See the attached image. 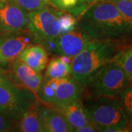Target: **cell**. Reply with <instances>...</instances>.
I'll use <instances>...</instances> for the list:
<instances>
[{
    "instance_id": "14",
    "label": "cell",
    "mask_w": 132,
    "mask_h": 132,
    "mask_svg": "<svg viewBox=\"0 0 132 132\" xmlns=\"http://www.w3.org/2000/svg\"><path fill=\"white\" fill-rule=\"evenodd\" d=\"M57 109L60 110L63 114L69 125L73 128V131H75L76 129L86 125L93 124L87 112L82 99L76 100Z\"/></svg>"
},
{
    "instance_id": "15",
    "label": "cell",
    "mask_w": 132,
    "mask_h": 132,
    "mask_svg": "<svg viewBox=\"0 0 132 132\" xmlns=\"http://www.w3.org/2000/svg\"><path fill=\"white\" fill-rule=\"evenodd\" d=\"M18 58L35 71L41 73L47 65L48 54L41 45L36 43L24 48Z\"/></svg>"
},
{
    "instance_id": "26",
    "label": "cell",
    "mask_w": 132,
    "mask_h": 132,
    "mask_svg": "<svg viewBox=\"0 0 132 132\" xmlns=\"http://www.w3.org/2000/svg\"><path fill=\"white\" fill-rule=\"evenodd\" d=\"M9 62L7 61L5 59V57H3L1 50H0V68L1 69H5L7 68V67H9Z\"/></svg>"
},
{
    "instance_id": "7",
    "label": "cell",
    "mask_w": 132,
    "mask_h": 132,
    "mask_svg": "<svg viewBox=\"0 0 132 132\" xmlns=\"http://www.w3.org/2000/svg\"><path fill=\"white\" fill-rule=\"evenodd\" d=\"M27 29L36 38L38 43L43 40L59 36L60 24L57 8L51 5L28 13Z\"/></svg>"
},
{
    "instance_id": "25",
    "label": "cell",
    "mask_w": 132,
    "mask_h": 132,
    "mask_svg": "<svg viewBox=\"0 0 132 132\" xmlns=\"http://www.w3.org/2000/svg\"><path fill=\"white\" fill-rule=\"evenodd\" d=\"M98 131V129L95 126L94 124L86 125L82 127L76 129L75 132H97Z\"/></svg>"
},
{
    "instance_id": "3",
    "label": "cell",
    "mask_w": 132,
    "mask_h": 132,
    "mask_svg": "<svg viewBox=\"0 0 132 132\" xmlns=\"http://www.w3.org/2000/svg\"><path fill=\"white\" fill-rule=\"evenodd\" d=\"M84 104L91 122L104 132H128L127 117L119 98L96 97L84 98Z\"/></svg>"
},
{
    "instance_id": "2",
    "label": "cell",
    "mask_w": 132,
    "mask_h": 132,
    "mask_svg": "<svg viewBox=\"0 0 132 132\" xmlns=\"http://www.w3.org/2000/svg\"><path fill=\"white\" fill-rule=\"evenodd\" d=\"M128 41V40H127ZM123 42L93 40L86 47L73 57L71 76L84 88L93 76L111 61H113Z\"/></svg>"
},
{
    "instance_id": "1",
    "label": "cell",
    "mask_w": 132,
    "mask_h": 132,
    "mask_svg": "<svg viewBox=\"0 0 132 132\" xmlns=\"http://www.w3.org/2000/svg\"><path fill=\"white\" fill-rule=\"evenodd\" d=\"M78 27L92 40L118 42L132 40L122 15L109 2H93L78 18Z\"/></svg>"
},
{
    "instance_id": "5",
    "label": "cell",
    "mask_w": 132,
    "mask_h": 132,
    "mask_svg": "<svg viewBox=\"0 0 132 132\" xmlns=\"http://www.w3.org/2000/svg\"><path fill=\"white\" fill-rule=\"evenodd\" d=\"M83 87L72 77L43 79L37 93L38 99L44 105L60 109L76 100L81 99Z\"/></svg>"
},
{
    "instance_id": "13",
    "label": "cell",
    "mask_w": 132,
    "mask_h": 132,
    "mask_svg": "<svg viewBox=\"0 0 132 132\" xmlns=\"http://www.w3.org/2000/svg\"><path fill=\"white\" fill-rule=\"evenodd\" d=\"M40 101L25 112L14 124L13 131L20 132H43L41 109Z\"/></svg>"
},
{
    "instance_id": "9",
    "label": "cell",
    "mask_w": 132,
    "mask_h": 132,
    "mask_svg": "<svg viewBox=\"0 0 132 132\" xmlns=\"http://www.w3.org/2000/svg\"><path fill=\"white\" fill-rule=\"evenodd\" d=\"M28 13L11 2L0 5V33L28 30Z\"/></svg>"
},
{
    "instance_id": "17",
    "label": "cell",
    "mask_w": 132,
    "mask_h": 132,
    "mask_svg": "<svg viewBox=\"0 0 132 132\" xmlns=\"http://www.w3.org/2000/svg\"><path fill=\"white\" fill-rule=\"evenodd\" d=\"M71 66L62 60L60 56H54L49 60L45 68L43 79H57L71 76Z\"/></svg>"
},
{
    "instance_id": "24",
    "label": "cell",
    "mask_w": 132,
    "mask_h": 132,
    "mask_svg": "<svg viewBox=\"0 0 132 132\" xmlns=\"http://www.w3.org/2000/svg\"><path fill=\"white\" fill-rule=\"evenodd\" d=\"M0 85H16L10 78L3 69L0 68Z\"/></svg>"
},
{
    "instance_id": "21",
    "label": "cell",
    "mask_w": 132,
    "mask_h": 132,
    "mask_svg": "<svg viewBox=\"0 0 132 132\" xmlns=\"http://www.w3.org/2000/svg\"><path fill=\"white\" fill-rule=\"evenodd\" d=\"M20 7L26 12L29 13L42 9L48 6H51L48 0H9Z\"/></svg>"
},
{
    "instance_id": "28",
    "label": "cell",
    "mask_w": 132,
    "mask_h": 132,
    "mask_svg": "<svg viewBox=\"0 0 132 132\" xmlns=\"http://www.w3.org/2000/svg\"><path fill=\"white\" fill-rule=\"evenodd\" d=\"M9 0H0V5H2V4L5 3L6 2H8Z\"/></svg>"
},
{
    "instance_id": "6",
    "label": "cell",
    "mask_w": 132,
    "mask_h": 132,
    "mask_svg": "<svg viewBox=\"0 0 132 132\" xmlns=\"http://www.w3.org/2000/svg\"><path fill=\"white\" fill-rule=\"evenodd\" d=\"M31 90L17 85H0V112L14 122L38 102Z\"/></svg>"
},
{
    "instance_id": "23",
    "label": "cell",
    "mask_w": 132,
    "mask_h": 132,
    "mask_svg": "<svg viewBox=\"0 0 132 132\" xmlns=\"http://www.w3.org/2000/svg\"><path fill=\"white\" fill-rule=\"evenodd\" d=\"M15 122L7 114L0 112V132L13 131Z\"/></svg>"
},
{
    "instance_id": "22",
    "label": "cell",
    "mask_w": 132,
    "mask_h": 132,
    "mask_svg": "<svg viewBox=\"0 0 132 132\" xmlns=\"http://www.w3.org/2000/svg\"><path fill=\"white\" fill-rule=\"evenodd\" d=\"M121 13L132 35V0H120L112 2Z\"/></svg>"
},
{
    "instance_id": "20",
    "label": "cell",
    "mask_w": 132,
    "mask_h": 132,
    "mask_svg": "<svg viewBox=\"0 0 132 132\" xmlns=\"http://www.w3.org/2000/svg\"><path fill=\"white\" fill-rule=\"evenodd\" d=\"M128 122V126L132 131V83L119 96Z\"/></svg>"
},
{
    "instance_id": "8",
    "label": "cell",
    "mask_w": 132,
    "mask_h": 132,
    "mask_svg": "<svg viewBox=\"0 0 132 132\" xmlns=\"http://www.w3.org/2000/svg\"><path fill=\"white\" fill-rule=\"evenodd\" d=\"M36 43V38L29 30L0 33V50L9 63L19 57L24 48Z\"/></svg>"
},
{
    "instance_id": "19",
    "label": "cell",
    "mask_w": 132,
    "mask_h": 132,
    "mask_svg": "<svg viewBox=\"0 0 132 132\" xmlns=\"http://www.w3.org/2000/svg\"><path fill=\"white\" fill-rule=\"evenodd\" d=\"M57 15L60 24V35L78 27V19L71 13L57 9Z\"/></svg>"
},
{
    "instance_id": "16",
    "label": "cell",
    "mask_w": 132,
    "mask_h": 132,
    "mask_svg": "<svg viewBox=\"0 0 132 132\" xmlns=\"http://www.w3.org/2000/svg\"><path fill=\"white\" fill-rule=\"evenodd\" d=\"M95 0H48L55 8L65 11L79 18Z\"/></svg>"
},
{
    "instance_id": "11",
    "label": "cell",
    "mask_w": 132,
    "mask_h": 132,
    "mask_svg": "<svg viewBox=\"0 0 132 132\" xmlns=\"http://www.w3.org/2000/svg\"><path fill=\"white\" fill-rule=\"evenodd\" d=\"M91 40H93L79 27L71 32L59 35L55 38L57 56L66 55L74 57L79 54Z\"/></svg>"
},
{
    "instance_id": "27",
    "label": "cell",
    "mask_w": 132,
    "mask_h": 132,
    "mask_svg": "<svg viewBox=\"0 0 132 132\" xmlns=\"http://www.w3.org/2000/svg\"><path fill=\"white\" fill-rule=\"evenodd\" d=\"M95 1H105V2H112L115 1H120V0H95ZM94 1V2H95Z\"/></svg>"
},
{
    "instance_id": "10",
    "label": "cell",
    "mask_w": 132,
    "mask_h": 132,
    "mask_svg": "<svg viewBox=\"0 0 132 132\" xmlns=\"http://www.w3.org/2000/svg\"><path fill=\"white\" fill-rule=\"evenodd\" d=\"M10 73L8 76L15 84L31 90L36 95L42 83L43 76L40 72L35 71L32 68L21 61L17 57L9 64Z\"/></svg>"
},
{
    "instance_id": "4",
    "label": "cell",
    "mask_w": 132,
    "mask_h": 132,
    "mask_svg": "<svg viewBox=\"0 0 132 132\" xmlns=\"http://www.w3.org/2000/svg\"><path fill=\"white\" fill-rule=\"evenodd\" d=\"M130 84L121 66L113 60L101 67L93 76L83 88L82 98H119Z\"/></svg>"
},
{
    "instance_id": "18",
    "label": "cell",
    "mask_w": 132,
    "mask_h": 132,
    "mask_svg": "<svg viewBox=\"0 0 132 132\" xmlns=\"http://www.w3.org/2000/svg\"><path fill=\"white\" fill-rule=\"evenodd\" d=\"M114 61L118 63L132 83V40L123 42L119 48Z\"/></svg>"
},
{
    "instance_id": "12",
    "label": "cell",
    "mask_w": 132,
    "mask_h": 132,
    "mask_svg": "<svg viewBox=\"0 0 132 132\" xmlns=\"http://www.w3.org/2000/svg\"><path fill=\"white\" fill-rule=\"evenodd\" d=\"M43 132H71V127L60 110L48 106L41 109Z\"/></svg>"
}]
</instances>
